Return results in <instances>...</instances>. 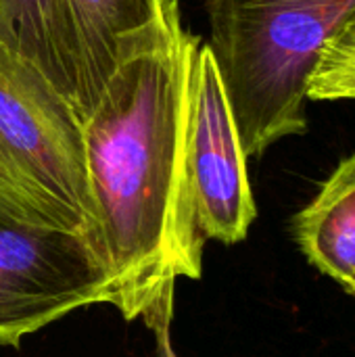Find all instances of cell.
<instances>
[{
	"instance_id": "obj_1",
	"label": "cell",
	"mask_w": 355,
	"mask_h": 357,
	"mask_svg": "<svg viewBox=\"0 0 355 357\" xmlns=\"http://www.w3.org/2000/svg\"><path fill=\"white\" fill-rule=\"evenodd\" d=\"M199 36L126 61L84 117L94 205L90 247L126 320L146 318L178 278L199 280L203 236L186 161L190 65Z\"/></svg>"
},
{
	"instance_id": "obj_2",
	"label": "cell",
	"mask_w": 355,
	"mask_h": 357,
	"mask_svg": "<svg viewBox=\"0 0 355 357\" xmlns=\"http://www.w3.org/2000/svg\"><path fill=\"white\" fill-rule=\"evenodd\" d=\"M216 61L247 157L308 132V88L355 0H203Z\"/></svg>"
},
{
	"instance_id": "obj_3",
	"label": "cell",
	"mask_w": 355,
	"mask_h": 357,
	"mask_svg": "<svg viewBox=\"0 0 355 357\" xmlns=\"http://www.w3.org/2000/svg\"><path fill=\"white\" fill-rule=\"evenodd\" d=\"M0 211L86 238L94 224L84 119L33 63L4 44H0Z\"/></svg>"
},
{
	"instance_id": "obj_4",
	"label": "cell",
	"mask_w": 355,
	"mask_h": 357,
	"mask_svg": "<svg viewBox=\"0 0 355 357\" xmlns=\"http://www.w3.org/2000/svg\"><path fill=\"white\" fill-rule=\"evenodd\" d=\"M111 278L80 232L0 211V345L96 303H111Z\"/></svg>"
},
{
	"instance_id": "obj_5",
	"label": "cell",
	"mask_w": 355,
	"mask_h": 357,
	"mask_svg": "<svg viewBox=\"0 0 355 357\" xmlns=\"http://www.w3.org/2000/svg\"><path fill=\"white\" fill-rule=\"evenodd\" d=\"M247 159L216 61L201 42L190 65L186 161L197 222L207 241L243 243L257 218Z\"/></svg>"
},
{
	"instance_id": "obj_6",
	"label": "cell",
	"mask_w": 355,
	"mask_h": 357,
	"mask_svg": "<svg viewBox=\"0 0 355 357\" xmlns=\"http://www.w3.org/2000/svg\"><path fill=\"white\" fill-rule=\"evenodd\" d=\"M73 19L86 115L109 77L130 59L172 44L182 31L176 0H65Z\"/></svg>"
},
{
	"instance_id": "obj_7",
	"label": "cell",
	"mask_w": 355,
	"mask_h": 357,
	"mask_svg": "<svg viewBox=\"0 0 355 357\" xmlns=\"http://www.w3.org/2000/svg\"><path fill=\"white\" fill-rule=\"evenodd\" d=\"M0 44L33 63L86 117L82 52L65 0H0Z\"/></svg>"
},
{
	"instance_id": "obj_8",
	"label": "cell",
	"mask_w": 355,
	"mask_h": 357,
	"mask_svg": "<svg viewBox=\"0 0 355 357\" xmlns=\"http://www.w3.org/2000/svg\"><path fill=\"white\" fill-rule=\"evenodd\" d=\"M303 257L345 287L355 278V153L320 184L316 197L293 218Z\"/></svg>"
},
{
	"instance_id": "obj_9",
	"label": "cell",
	"mask_w": 355,
	"mask_h": 357,
	"mask_svg": "<svg viewBox=\"0 0 355 357\" xmlns=\"http://www.w3.org/2000/svg\"><path fill=\"white\" fill-rule=\"evenodd\" d=\"M310 100H355V19L324 48L310 79Z\"/></svg>"
},
{
	"instance_id": "obj_10",
	"label": "cell",
	"mask_w": 355,
	"mask_h": 357,
	"mask_svg": "<svg viewBox=\"0 0 355 357\" xmlns=\"http://www.w3.org/2000/svg\"><path fill=\"white\" fill-rule=\"evenodd\" d=\"M174 310V295L172 297H165L161 299L155 310L144 318L146 326L153 331L155 335V357H178L174 351V345H172V333H169V326H172V312Z\"/></svg>"
},
{
	"instance_id": "obj_11",
	"label": "cell",
	"mask_w": 355,
	"mask_h": 357,
	"mask_svg": "<svg viewBox=\"0 0 355 357\" xmlns=\"http://www.w3.org/2000/svg\"><path fill=\"white\" fill-rule=\"evenodd\" d=\"M343 289H345V291H347V293H349L352 297H355V278H354V280H349V282H347V284H345Z\"/></svg>"
}]
</instances>
